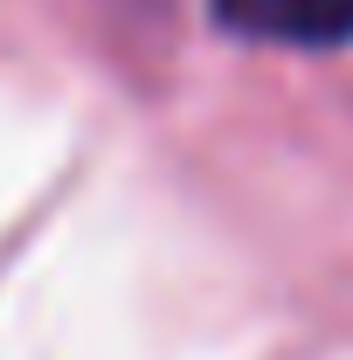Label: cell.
<instances>
[{
  "label": "cell",
  "instance_id": "obj_1",
  "mask_svg": "<svg viewBox=\"0 0 353 360\" xmlns=\"http://www.w3.org/2000/svg\"><path fill=\"white\" fill-rule=\"evenodd\" d=\"M215 21L291 49H333L353 42V0H215Z\"/></svg>",
  "mask_w": 353,
  "mask_h": 360
}]
</instances>
